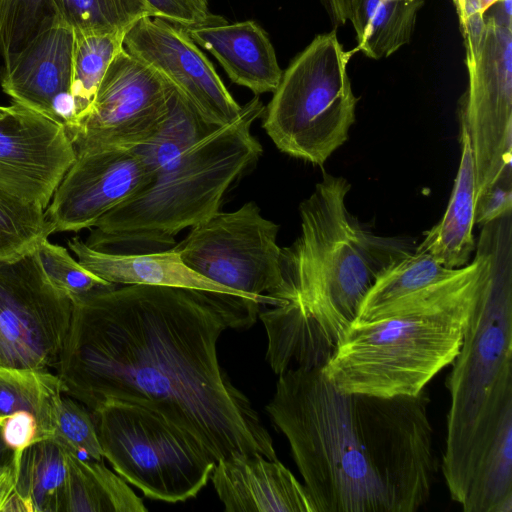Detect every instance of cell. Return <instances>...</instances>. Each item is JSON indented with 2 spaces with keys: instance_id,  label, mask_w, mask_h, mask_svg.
Wrapping results in <instances>:
<instances>
[{
  "instance_id": "36",
  "label": "cell",
  "mask_w": 512,
  "mask_h": 512,
  "mask_svg": "<svg viewBox=\"0 0 512 512\" xmlns=\"http://www.w3.org/2000/svg\"><path fill=\"white\" fill-rule=\"evenodd\" d=\"M459 19L460 29L474 19H482L495 5L505 0H452Z\"/></svg>"
},
{
  "instance_id": "12",
  "label": "cell",
  "mask_w": 512,
  "mask_h": 512,
  "mask_svg": "<svg viewBox=\"0 0 512 512\" xmlns=\"http://www.w3.org/2000/svg\"><path fill=\"white\" fill-rule=\"evenodd\" d=\"M173 86L123 48L106 70L89 109L69 132L76 153L134 148L164 120Z\"/></svg>"
},
{
  "instance_id": "32",
  "label": "cell",
  "mask_w": 512,
  "mask_h": 512,
  "mask_svg": "<svg viewBox=\"0 0 512 512\" xmlns=\"http://www.w3.org/2000/svg\"><path fill=\"white\" fill-rule=\"evenodd\" d=\"M39 263L49 281L71 299L112 284L82 266L67 249L43 239L35 248Z\"/></svg>"
},
{
  "instance_id": "34",
  "label": "cell",
  "mask_w": 512,
  "mask_h": 512,
  "mask_svg": "<svg viewBox=\"0 0 512 512\" xmlns=\"http://www.w3.org/2000/svg\"><path fill=\"white\" fill-rule=\"evenodd\" d=\"M4 442L15 452L38 441L39 427L36 417L29 411L19 410L6 417L0 423Z\"/></svg>"
},
{
  "instance_id": "5",
  "label": "cell",
  "mask_w": 512,
  "mask_h": 512,
  "mask_svg": "<svg viewBox=\"0 0 512 512\" xmlns=\"http://www.w3.org/2000/svg\"><path fill=\"white\" fill-rule=\"evenodd\" d=\"M351 186L323 174L301 202V233L281 248L282 285L273 295L315 321L336 345L355 321L380 270L398 253L386 254L377 238L348 212Z\"/></svg>"
},
{
  "instance_id": "7",
  "label": "cell",
  "mask_w": 512,
  "mask_h": 512,
  "mask_svg": "<svg viewBox=\"0 0 512 512\" xmlns=\"http://www.w3.org/2000/svg\"><path fill=\"white\" fill-rule=\"evenodd\" d=\"M351 54L333 30L315 36L283 71L262 115L281 152L323 165L347 141L358 102L347 70Z\"/></svg>"
},
{
  "instance_id": "29",
  "label": "cell",
  "mask_w": 512,
  "mask_h": 512,
  "mask_svg": "<svg viewBox=\"0 0 512 512\" xmlns=\"http://www.w3.org/2000/svg\"><path fill=\"white\" fill-rule=\"evenodd\" d=\"M53 233L41 206L0 190V262L34 250Z\"/></svg>"
},
{
  "instance_id": "30",
  "label": "cell",
  "mask_w": 512,
  "mask_h": 512,
  "mask_svg": "<svg viewBox=\"0 0 512 512\" xmlns=\"http://www.w3.org/2000/svg\"><path fill=\"white\" fill-rule=\"evenodd\" d=\"M57 22L54 0H0V54L3 65Z\"/></svg>"
},
{
  "instance_id": "25",
  "label": "cell",
  "mask_w": 512,
  "mask_h": 512,
  "mask_svg": "<svg viewBox=\"0 0 512 512\" xmlns=\"http://www.w3.org/2000/svg\"><path fill=\"white\" fill-rule=\"evenodd\" d=\"M63 392L58 375L45 369L0 364V423L16 411H29L38 422V441L51 439Z\"/></svg>"
},
{
  "instance_id": "23",
  "label": "cell",
  "mask_w": 512,
  "mask_h": 512,
  "mask_svg": "<svg viewBox=\"0 0 512 512\" xmlns=\"http://www.w3.org/2000/svg\"><path fill=\"white\" fill-rule=\"evenodd\" d=\"M68 451L53 439L14 454L15 490L28 512H60Z\"/></svg>"
},
{
  "instance_id": "13",
  "label": "cell",
  "mask_w": 512,
  "mask_h": 512,
  "mask_svg": "<svg viewBox=\"0 0 512 512\" xmlns=\"http://www.w3.org/2000/svg\"><path fill=\"white\" fill-rule=\"evenodd\" d=\"M123 46L158 72L211 124L221 127L240 115L242 106L184 28L145 16L126 31Z\"/></svg>"
},
{
  "instance_id": "31",
  "label": "cell",
  "mask_w": 512,
  "mask_h": 512,
  "mask_svg": "<svg viewBox=\"0 0 512 512\" xmlns=\"http://www.w3.org/2000/svg\"><path fill=\"white\" fill-rule=\"evenodd\" d=\"M51 439L80 458L104 459L92 414L70 396L59 402Z\"/></svg>"
},
{
  "instance_id": "8",
  "label": "cell",
  "mask_w": 512,
  "mask_h": 512,
  "mask_svg": "<svg viewBox=\"0 0 512 512\" xmlns=\"http://www.w3.org/2000/svg\"><path fill=\"white\" fill-rule=\"evenodd\" d=\"M104 458L144 496L167 503L195 498L216 460L195 438L155 410L109 401L92 411Z\"/></svg>"
},
{
  "instance_id": "19",
  "label": "cell",
  "mask_w": 512,
  "mask_h": 512,
  "mask_svg": "<svg viewBox=\"0 0 512 512\" xmlns=\"http://www.w3.org/2000/svg\"><path fill=\"white\" fill-rule=\"evenodd\" d=\"M68 247L82 266L115 285L177 287L243 297L192 270L173 248L146 253H109L90 248L79 237L69 239Z\"/></svg>"
},
{
  "instance_id": "14",
  "label": "cell",
  "mask_w": 512,
  "mask_h": 512,
  "mask_svg": "<svg viewBox=\"0 0 512 512\" xmlns=\"http://www.w3.org/2000/svg\"><path fill=\"white\" fill-rule=\"evenodd\" d=\"M76 159L66 129L16 103L0 116V190L44 210Z\"/></svg>"
},
{
  "instance_id": "20",
  "label": "cell",
  "mask_w": 512,
  "mask_h": 512,
  "mask_svg": "<svg viewBox=\"0 0 512 512\" xmlns=\"http://www.w3.org/2000/svg\"><path fill=\"white\" fill-rule=\"evenodd\" d=\"M460 122L461 157L452 193L442 219L432 227L416 250L430 254L447 268L468 264L474 250L476 176L467 126Z\"/></svg>"
},
{
  "instance_id": "41",
  "label": "cell",
  "mask_w": 512,
  "mask_h": 512,
  "mask_svg": "<svg viewBox=\"0 0 512 512\" xmlns=\"http://www.w3.org/2000/svg\"><path fill=\"white\" fill-rule=\"evenodd\" d=\"M0 364H1V340H0Z\"/></svg>"
},
{
  "instance_id": "9",
  "label": "cell",
  "mask_w": 512,
  "mask_h": 512,
  "mask_svg": "<svg viewBox=\"0 0 512 512\" xmlns=\"http://www.w3.org/2000/svg\"><path fill=\"white\" fill-rule=\"evenodd\" d=\"M468 21L461 33L468 85L458 115L467 126L476 176V201L496 185L512 187V7Z\"/></svg>"
},
{
  "instance_id": "33",
  "label": "cell",
  "mask_w": 512,
  "mask_h": 512,
  "mask_svg": "<svg viewBox=\"0 0 512 512\" xmlns=\"http://www.w3.org/2000/svg\"><path fill=\"white\" fill-rule=\"evenodd\" d=\"M152 17L161 18L182 28L204 24L212 15L209 0H144Z\"/></svg>"
},
{
  "instance_id": "1",
  "label": "cell",
  "mask_w": 512,
  "mask_h": 512,
  "mask_svg": "<svg viewBox=\"0 0 512 512\" xmlns=\"http://www.w3.org/2000/svg\"><path fill=\"white\" fill-rule=\"evenodd\" d=\"M57 363L64 392L91 412L109 401L151 408L216 461L258 453L273 439L220 365L227 329L249 328L262 304L197 289L113 285L72 299Z\"/></svg>"
},
{
  "instance_id": "38",
  "label": "cell",
  "mask_w": 512,
  "mask_h": 512,
  "mask_svg": "<svg viewBox=\"0 0 512 512\" xmlns=\"http://www.w3.org/2000/svg\"><path fill=\"white\" fill-rule=\"evenodd\" d=\"M15 451L4 442L0 431V472L13 463Z\"/></svg>"
},
{
  "instance_id": "4",
  "label": "cell",
  "mask_w": 512,
  "mask_h": 512,
  "mask_svg": "<svg viewBox=\"0 0 512 512\" xmlns=\"http://www.w3.org/2000/svg\"><path fill=\"white\" fill-rule=\"evenodd\" d=\"M264 110L258 96L249 100L233 122L185 150L100 218L85 243L109 253L171 249L179 232L218 212L230 187L258 162L263 150L251 128Z\"/></svg>"
},
{
  "instance_id": "22",
  "label": "cell",
  "mask_w": 512,
  "mask_h": 512,
  "mask_svg": "<svg viewBox=\"0 0 512 512\" xmlns=\"http://www.w3.org/2000/svg\"><path fill=\"white\" fill-rule=\"evenodd\" d=\"M425 0H358L351 21L355 51L379 60L408 44Z\"/></svg>"
},
{
  "instance_id": "2",
  "label": "cell",
  "mask_w": 512,
  "mask_h": 512,
  "mask_svg": "<svg viewBox=\"0 0 512 512\" xmlns=\"http://www.w3.org/2000/svg\"><path fill=\"white\" fill-rule=\"evenodd\" d=\"M322 367L278 375L265 408L315 512H416L438 474L426 389L395 397L344 392Z\"/></svg>"
},
{
  "instance_id": "11",
  "label": "cell",
  "mask_w": 512,
  "mask_h": 512,
  "mask_svg": "<svg viewBox=\"0 0 512 512\" xmlns=\"http://www.w3.org/2000/svg\"><path fill=\"white\" fill-rule=\"evenodd\" d=\"M72 312V299L49 281L35 249L1 261V365L56 367Z\"/></svg>"
},
{
  "instance_id": "27",
  "label": "cell",
  "mask_w": 512,
  "mask_h": 512,
  "mask_svg": "<svg viewBox=\"0 0 512 512\" xmlns=\"http://www.w3.org/2000/svg\"><path fill=\"white\" fill-rule=\"evenodd\" d=\"M125 33H75L71 80L77 113L75 124L89 109L106 70L123 48Z\"/></svg>"
},
{
  "instance_id": "37",
  "label": "cell",
  "mask_w": 512,
  "mask_h": 512,
  "mask_svg": "<svg viewBox=\"0 0 512 512\" xmlns=\"http://www.w3.org/2000/svg\"><path fill=\"white\" fill-rule=\"evenodd\" d=\"M335 27L350 23L357 9L358 0H322Z\"/></svg>"
},
{
  "instance_id": "15",
  "label": "cell",
  "mask_w": 512,
  "mask_h": 512,
  "mask_svg": "<svg viewBox=\"0 0 512 512\" xmlns=\"http://www.w3.org/2000/svg\"><path fill=\"white\" fill-rule=\"evenodd\" d=\"M134 148L111 147L76 153L45 210L53 232L92 228L100 218L150 180Z\"/></svg>"
},
{
  "instance_id": "18",
  "label": "cell",
  "mask_w": 512,
  "mask_h": 512,
  "mask_svg": "<svg viewBox=\"0 0 512 512\" xmlns=\"http://www.w3.org/2000/svg\"><path fill=\"white\" fill-rule=\"evenodd\" d=\"M184 29L215 57L233 83L256 96L277 88L283 70L268 34L255 21L229 23L212 14L204 24Z\"/></svg>"
},
{
  "instance_id": "26",
  "label": "cell",
  "mask_w": 512,
  "mask_h": 512,
  "mask_svg": "<svg viewBox=\"0 0 512 512\" xmlns=\"http://www.w3.org/2000/svg\"><path fill=\"white\" fill-rule=\"evenodd\" d=\"M218 128L219 126L208 122L173 87L167 114L159 128L149 139L134 149L142 157L152 178L169 162Z\"/></svg>"
},
{
  "instance_id": "6",
  "label": "cell",
  "mask_w": 512,
  "mask_h": 512,
  "mask_svg": "<svg viewBox=\"0 0 512 512\" xmlns=\"http://www.w3.org/2000/svg\"><path fill=\"white\" fill-rule=\"evenodd\" d=\"M450 408L441 469L461 504L473 472L498 429L512 420L510 265L493 263L472 309L447 379Z\"/></svg>"
},
{
  "instance_id": "16",
  "label": "cell",
  "mask_w": 512,
  "mask_h": 512,
  "mask_svg": "<svg viewBox=\"0 0 512 512\" xmlns=\"http://www.w3.org/2000/svg\"><path fill=\"white\" fill-rule=\"evenodd\" d=\"M74 42V31L56 22L0 72L1 88L12 103L53 120L67 133L77 118L71 95Z\"/></svg>"
},
{
  "instance_id": "40",
  "label": "cell",
  "mask_w": 512,
  "mask_h": 512,
  "mask_svg": "<svg viewBox=\"0 0 512 512\" xmlns=\"http://www.w3.org/2000/svg\"><path fill=\"white\" fill-rule=\"evenodd\" d=\"M7 110H8V106H1L0 105V116L4 115Z\"/></svg>"
},
{
  "instance_id": "3",
  "label": "cell",
  "mask_w": 512,
  "mask_h": 512,
  "mask_svg": "<svg viewBox=\"0 0 512 512\" xmlns=\"http://www.w3.org/2000/svg\"><path fill=\"white\" fill-rule=\"evenodd\" d=\"M495 252H477L454 277L353 322L322 367L340 391L414 396L452 364Z\"/></svg>"
},
{
  "instance_id": "17",
  "label": "cell",
  "mask_w": 512,
  "mask_h": 512,
  "mask_svg": "<svg viewBox=\"0 0 512 512\" xmlns=\"http://www.w3.org/2000/svg\"><path fill=\"white\" fill-rule=\"evenodd\" d=\"M210 480L227 512H315L304 484L278 459L258 453L225 458Z\"/></svg>"
},
{
  "instance_id": "21",
  "label": "cell",
  "mask_w": 512,
  "mask_h": 512,
  "mask_svg": "<svg viewBox=\"0 0 512 512\" xmlns=\"http://www.w3.org/2000/svg\"><path fill=\"white\" fill-rule=\"evenodd\" d=\"M143 500L103 461L68 451L60 512H147Z\"/></svg>"
},
{
  "instance_id": "24",
  "label": "cell",
  "mask_w": 512,
  "mask_h": 512,
  "mask_svg": "<svg viewBox=\"0 0 512 512\" xmlns=\"http://www.w3.org/2000/svg\"><path fill=\"white\" fill-rule=\"evenodd\" d=\"M462 268V267H461ZM461 268H447L430 254L400 252L378 273L354 322L370 320L385 306L457 275Z\"/></svg>"
},
{
  "instance_id": "35",
  "label": "cell",
  "mask_w": 512,
  "mask_h": 512,
  "mask_svg": "<svg viewBox=\"0 0 512 512\" xmlns=\"http://www.w3.org/2000/svg\"><path fill=\"white\" fill-rule=\"evenodd\" d=\"M512 187L496 185L476 201L475 223L489 224L511 213Z\"/></svg>"
},
{
  "instance_id": "28",
  "label": "cell",
  "mask_w": 512,
  "mask_h": 512,
  "mask_svg": "<svg viewBox=\"0 0 512 512\" xmlns=\"http://www.w3.org/2000/svg\"><path fill=\"white\" fill-rule=\"evenodd\" d=\"M57 22L76 34L126 32L152 13L144 0H54Z\"/></svg>"
},
{
  "instance_id": "10",
  "label": "cell",
  "mask_w": 512,
  "mask_h": 512,
  "mask_svg": "<svg viewBox=\"0 0 512 512\" xmlns=\"http://www.w3.org/2000/svg\"><path fill=\"white\" fill-rule=\"evenodd\" d=\"M279 226L254 201L218 211L191 227L172 248L203 277L262 305L274 306L282 285Z\"/></svg>"
},
{
  "instance_id": "39",
  "label": "cell",
  "mask_w": 512,
  "mask_h": 512,
  "mask_svg": "<svg viewBox=\"0 0 512 512\" xmlns=\"http://www.w3.org/2000/svg\"><path fill=\"white\" fill-rule=\"evenodd\" d=\"M12 471H13V463L10 467H8L0 472V489L5 484V482L9 479L10 475L12 474Z\"/></svg>"
}]
</instances>
